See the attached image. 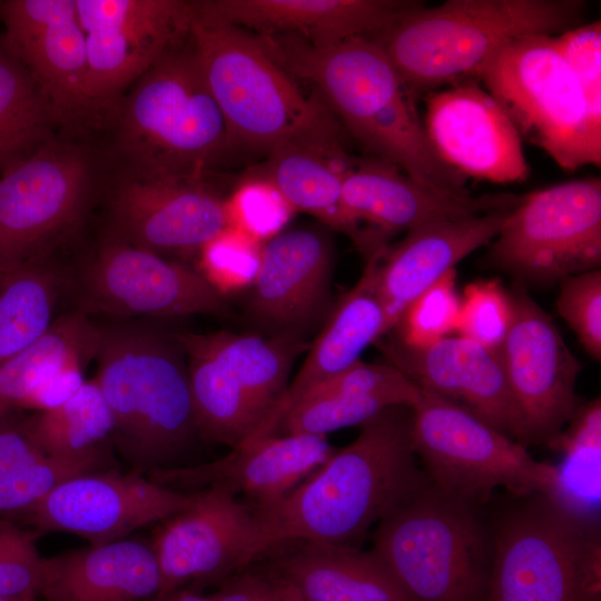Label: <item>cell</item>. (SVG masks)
Wrapping results in <instances>:
<instances>
[{"mask_svg":"<svg viewBox=\"0 0 601 601\" xmlns=\"http://www.w3.org/2000/svg\"><path fill=\"white\" fill-rule=\"evenodd\" d=\"M568 426L546 446L562 455L548 495L565 511L599 522L601 474V401L581 404Z\"/></svg>","mask_w":601,"mask_h":601,"instance_id":"34","label":"cell"},{"mask_svg":"<svg viewBox=\"0 0 601 601\" xmlns=\"http://www.w3.org/2000/svg\"><path fill=\"white\" fill-rule=\"evenodd\" d=\"M19 425L46 455L72 459L101 451L111 440L114 417L99 385L91 378L59 406L36 412Z\"/></svg>","mask_w":601,"mask_h":601,"instance_id":"35","label":"cell"},{"mask_svg":"<svg viewBox=\"0 0 601 601\" xmlns=\"http://www.w3.org/2000/svg\"><path fill=\"white\" fill-rule=\"evenodd\" d=\"M412 441V407L388 406L278 503L254 510L257 560L288 541L358 546L368 529L428 480Z\"/></svg>","mask_w":601,"mask_h":601,"instance_id":"1","label":"cell"},{"mask_svg":"<svg viewBox=\"0 0 601 601\" xmlns=\"http://www.w3.org/2000/svg\"><path fill=\"white\" fill-rule=\"evenodd\" d=\"M508 293L512 319L497 353L528 444L546 445L582 404L575 394L580 364L522 283Z\"/></svg>","mask_w":601,"mask_h":601,"instance_id":"16","label":"cell"},{"mask_svg":"<svg viewBox=\"0 0 601 601\" xmlns=\"http://www.w3.org/2000/svg\"><path fill=\"white\" fill-rule=\"evenodd\" d=\"M485 505L430 481L378 522L373 549L408 601H484L493 558Z\"/></svg>","mask_w":601,"mask_h":601,"instance_id":"6","label":"cell"},{"mask_svg":"<svg viewBox=\"0 0 601 601\" xmlns=\"http://www.w3.org/2000/svg\"><path fill=\"white\" fill-rule=\"evenodd\" d=\"M293 38L263 37L290 73L318 88L346 130L377 159L422 186L469 194L466 178L435 152L416 101L377 39L354 37L314 48Z\"/></svg>","mask_w":601,"mask_h":601,"instance_id":"2","label":"cell"},{"mask_svg":"<svg viewBox=\"0 0 601 601\" xmlns=\"http://www.w3.org/2000/svg\"><path fill=\"white\" fill-rule=\"evenodd\" d=\"M413 1L397 0H214L193 1L194 14L262 31L287 32L314 48L354 37L380 39Z\"/></svg>","mask_w":601,"mask_h":601,"instance_id":"25","label":"cell"},{"mask_svg":"<svg viewBox=\"0 0 601 601\" xmlns=\"http://www.w3.org/2000/svg\"><path fill=\"white\" fill-rule=\"evenodd\" d=\"M392 405L396 404L386 398L351 394L303 398L284 415L273 435H326L361 425Z\"/></svg>","mask_w":601,"mask_h":601,"instance_id":"38","label":"cell"},{"mask_svg":"<svg viewBox=\"0 0 601 601\" xmlns=\"http://www.w3.org/2000/svg\"><path fill=\"white\" fill-rule=\"evenodd\" d=\"M86 362L69 363L45 380L22 403L21 408L43 412L70 398L86 382Z\"/></svg>","mask_w":601,"mask_h":601,"instance_id":"46","label":"cell"},{"mask_svg":"<svg viewBox=\"0 0 601 601\" xmlns=\"http://www.w3.org/2000/svg\"><path fill=\"white\" fill-rule=\"evenodd\" d=\"M186 362L198 434L231 449L255 440L283 397L305 341L258 334L173 333Z\"/></svg>","mask_w":601,"mask_h":601,"instance_id":"9","label":"cell"},{"mask_svg":"<svg viewBox=\"0 0 601 601\" xmlns=\"http://www.w3.org/2000/svg\"><path fill=\"white\" fill-rule=\"evenodd\" d=\"M160 591L151 544L121 539L47 558L46 601H147Z\"/></svg>","mask_w":601,"mask_h":601,"instance_id":"28","label":"cell"},{"mask_svg":"<svg viewBox=\"0 0 601 601\" xmlns=\"http://www.w3.org/2000/svg\"><path fill=\"white\" fill-rule=\"evenodd\" d=\"M67 274L43 257L7 275L0 284V366L49 329Z\"/></svg>","mask_w":601,"mask_h":601,"instance_id":"33","label":"cell"},{"mask_svg":"<svg viewBox=\"0 0 601 601\" xmlns=\"http://www.w3.org/2000/svg\"><path fill=\"white\" fill-rule=\"evenodd\" d=\"M147 601H214L210 595H201L191 589H177L167 593L158 594Z\"/></svg>","mask_w":601,"mask_h":601,"instance_id":"48","label":"cell"},{"mask_svg":"<svg viewBox=\"0 0 601 601\" xmlns=\"http://www.w3.org/2000/svg\"><path fill=\"white\" fill-rule=\"evenodd\" d=\"M334 247L316 227L275 234L259 250L247 313L265 336L306 337L332 307Z\"/></svg>","mask_w":601,"mask_h":601,"instance_id":"18","label":"cell"},{"mask_svg":"<svg viewBox=\"0 0 601 601\" xmlns=\"http://www.w3.org/2000/svg\"><path fill=\"white\" fill-rule=\"evenodd\" d=\"M581 90L590 124L601 136V22L582 23L552 36Z\"/></svg>","mask_w":601,"mask_h":601,"instance_id":"41","label":"cell"},{"mask_svg":"<svg viewBox=\"0 0 601 601\" xmlns=\"http://www.w3.org/2000/svg\"><path fill=\"white\" fill-rule=\"evenodd\" d=\"M189 35L231 145L269 151L292 142L346 156L342 128L333 114L303 92L260 37L199 18L194 11Z\"/></svg>","mask_w":601,"mask_h":601,"instance_id":"4","label":"cell"},{"mask_svg":"<svg viewBox=\"0 0 601 601\" xmlns=\"http://www.w3.org/2000/svg\"><path fill=\"white\" fill-rule=\"evenodd\" d=\"M556 311L585 352L601 359V272L589 270L560 282Z\"/></svg>","mask_w":601,"mask_h":601,"instance_id":"43","label":"cell"},{"mask_svg":"<svg viewBox=\"0 0 601 601\" xmlns=\"http://www.w3.org/2000/svg\"><path fill=\"white\" fill-rule=\"evenodd\" d=\"M257 520L252 506L221 489L200 490L187 509L166 519L151 543L159 594L224 581L256 562Z\"/></svg>","mask_w":601,"mask_h":601,"instance_id":"19","label":"cell"},{"mask_svg":"<svg viewBox=\"0 0 601 601\" xmlns=\"http://www.w3.org/2000/svg\"><path fill=\"white\" fill-rule=\"evenodd\" d=\"M200 491H177L132 471L70 477L24 510L41 531L68 532L100 545L189 508Z\"/></svg>","mask_w":601,"mask_h":601,"instance_id":"17","label":"cell"},{"mask_svg":"<svg viewBox=\"0 0 601 601\" xmlns=\"http://www.w3.org/2000/svg\"><path fill=\"white\" fill-rule=\"evenodd\" d=\"M382 351L390 364L420 388L466 408L512 440L528 444L497 349L450 335L424 347L390 341Z\"/></svg>","mask_w":601,"mask_h":601,"instance_id":"22","label":"cell"},{"mask_svg":"<svg viewBox=\"0 0 601 601\" xmlns=\"http://www.w3.org/2000/svg\"><path fill=\"white\" fill-rule=\"evenodd\" d=\"M490 266L519 283L551 284L601 265V180H570L522 195L492 240Z\"/></svg>","mask_w":601,"mask_h":601,"instance_id":"13","label":"cell"},{"mask_svg":"<svg viewBox=\"0 0 601 601\" xmlns=\"http://www.w3.org/2000/svg\"><path fill=\"white\" fill-rule=\"evenodd\" d=\"M272 553L265 572L312 601H408L371 551L346 544L294 541Z\"/></svg>","mask_w":601,"mask_h":601,"instance_id":"29","label":"cell"},{"mask_svg":"<svg viewBox=\"0 0 601 601\" xmlns=\"http://www.w3.org/2000/svg\"><path fill=\"white\" fill-rule=\"evenodd\" d=\"M57 115L30 71L0 55V168L30 156L52 138Z\"/></svg>","mask_w":601,"mask_h":601,"instance_id":"36","label":"cell"},{"mask_svg":"<svg viewBox=\"0 0 601 601\" xmlns=\"http://www.w3.org/2000/svg\"><path fill=\"white\" fill-rule=\"evenodd\" d=\"M426 135L440 159L465 178L521 183L530 175L522 139L501 105L466 79L425 97Z\"/></svg>","mask_w":601,"mask_h":601,"instance_id":"20","label":"cell"},{"mask_svg":"<svg viewBox=\"0 0 601 601\" xmlns=\"http://www.w3.org/2000/svg\"><path fill=\"white\" fill-rule=\"evenodd\" d=\"M228 206L235 227L255 239L276 233L292 211L277 190L259 177L243 183Z\"/></svg>","mask_w":601,"mask_h":601,"instance_id":"44","label":"cell"},{"mask_svg":"<svg viewBox=\"0 0 601 601\" xmlns=\"http://www.w3.org/2000/svg\"><path fill=\"white\" fill-rule=\"evenodd\" d=\"M343 205L359 225L384 242L401 231L514 208L520 195L501 193L472 196L420 185L381 159L348 158L342 173Z\"/></svg>","mask_w":601,"mask_h":601,"instance_id":"24","label":"cell"},{"mask_svg":"<svg viewBox=\"0 0 601 601\" xmlns=\"http://www.w3.org/2000/svg\"><path fill=\"white\" fill-rule=\"evenodd\" d=\"M77 311L120 321L175 318L194 314L228 316L229 306L213 282L195 269L137 247L112 234L68 277Z\"/></svg>","mask_w":601,"mask_h":601,"instance_id":"14","label":"cell"},{"mask_svg":"<svg viewBox=\"0 0 601 601\" xmlns=\"http://www.w3.org/2000/svg\"><path fill=\"white\" fill-rule=\"evenodd\" d=\"M6 39L77 18L76 0H10L0 4Z\"/></svg>","mask_w":601,"mask_h":601,"instance_id":"45","label":"cell"},{"mask_svg":"<svg viewBox=\"0 0 601 601\" xmlns=\"http://www.w3.org/2000/svg\"><path fill=\"white\" fill-rule=\"evenodd\" d=\"M335 451L326 435H270L245 442L209 463L157 469L145 475L177 491L221 489L243 494L253 510H263L285 499Z\"/></svg>","mask_w":601,"mask_h":601,"instance_id":"23","label":"cell"},{"mask_svg":"<svg viewBox=\"0 0 601 601\" xmlns=\"http://www.w3.org/2000/svg\"><path fill=\"white\" fill-rule=\"evenodd\" d=\"M460 304L454 268L406 308L395 325L397 339L407 346L424 347L450 336L456 328Z\"/></svg>","mask_w":601,"mask_h":601,"instance_id":"39","label":"cell"},{"mask_svg":"<svg viewBox=\"0 0 601 601\" xmlns=\"http://www.w3.org/2000/svg\"><path fill=\"white\" fill-rule=\"evenodd\" d=\"M508 290L497 279L469 284L461 297L455 332L487 348L497 349L511 324Z\"/></svg>","mask_w":601,"mask_h":601,"instance_id":"40","label":"cell"},{"mask_svg":"<svg viewBox=\"0 0 601 601\" xmlns=\"http://www.w3.org/2000/svg\"><path fill=\"white\" fill-rule=\"evenodd\" d=\"M214 601H282L273 579L263 571L242 570L210 594Z\"/></svg>","mask_w":601,"mask_h":601,"instance_id":"47","label":"cell"},{"mask_svg":"<svg viewBox=\"0 0 601 601\" xmlns=\"http://www.w3.org/2000/svg\"><path fill=\"white\" fill-rule=\"evenodd\" d=\"M491 519L484 601H600L599 522L565 511L543 493L510 495Z\"/></svg>","mask_w":601,"mask_h":601,"instance_id":"8","label":"cell"},{"mask_svg":"<svg viewBox=\"0 0 601 601\" xmlns=\"http://www.w3.org/2000/svg\"><path fill=\"white\" fill-rule=\"evenodd\" d=\"M411 407L413 447L435 486L480 505L499 487L513 496L553 490L555 465L466 408L423 388Z\"/></svg>","mask_w":601,"mask_h":601,"instance_id":"11","label":"cell"},{"mask_svg":"<svg viewBox=\"0 0 601 601\" xmlns=\"http://www.w3.org/2000/svg\"><path fill=\"white\" fill-rule=\"evenodd\" d=\"M98 325L72 311L55 318L49 329L30 347L0 366V424L49 376L72 362H89L96 355Z\"/></svg>","mask_w":601,"mask_h":601,"instance_id":"32","label":"cell"},{"mask_svg":"<svg viewBox=\"0 0 601 601\" xmlns=\"http://www.w3.org/2000/svg\"><path fill=\"white\" fill-rule=\"evenodd\" d=\"M85 33L90 100L101 115L190 31L193 2L76 0Z\"/></svg>","mask_w":601,"mask_h":601,"instance_id":"15","label":"cell"},{"mask_svg":"<svg viewBox=\"0 0 601 601\" xmlns=\"http://www.w3.org/2000/svg\"><path fill=\"white\" fill-rule=\"evenodd\" d=\"M93 161L81 145L51 139L0 176V275L52 256L81 223Z\"/></svg>","mask_w":601,"mask_h":601,"instance_id":"12","label":"cell"},{"mask_svg":"<svg viewBox=\"0 0 601 601\" xmlns=\"http://www.w3.org/2000/svg\"><path fill=\"white\" fill-rule=\"evenodd\" d=\"M347 157H335L300 144H282L269 150L260 174L292 210L313 215L329 228L348 235L368 259L384 245L362 229L346 211L342 197V173Z\"/></svg>","mask_w":601,"mask_h":601,"instance_id":"30","label":"cell"},{"mask_svg":"<svg viewBox=\"0 0 601 601\" xmlns=\"http://www.w3.org/2000/svg\"><path fill=\"white\" fill-rule=\"evenodd\" d=\"M6 43L41 87L59 124L81 126L100 116L88 96L86 38L78 18L6 39Z\"/></svg>","mask_w":601,"mask_h":601,"instance_id":"31","label":"cell"},{"mask_svg":"<svg viewBox=\"0 0 601 601\" xmlns=\"http://www.w3.org/2000/svg\"><path fill=\"white\" fill-rule=\"evenodd\" d=\"M110 234L164 257L200 252L234 228L228 201L200 183L124 175L108 199Z\"/></svg>","mask_w":601,"mask_h":601,"instance_id":"21","label":"cell"},{"mask_svg":"<svg viewBox=\"0 0 601 601\" xmlns=\"http://www.w3.org/2000/svg\"><path fill=\"white\" fill-rule=\"evenodd\" d=\"M582 0H447L412 4L377 39L410 95L473 77L505 43L531 35L558 36L582 24Z\"/></svg>","mask_w":601,"mask_h":601,"instance_id":"5","label":"cell"},{"mask_svg":"<svg viewBox=\"0 0 601 601\" xmlns=\"http://www.w3.org/2000/svg\"><path fill=\"white\" fill-rule=\"evenodd\" d=\"M0 601H27V600H18V599H9V598L0 597Z\"/></svg>","mask_w":601,"mask_h":601,"instance_id":"50","label":"cell"},{"mask_svg":"<svg viewBox=\"0 0 601 601\" xmlns=\"http://www.w3.org/2000/svg\"><path fill=\"white\" fill-rule=\"evenodd\" d=\"M229 146L194 49L165 52L132 83L118 111L116 147L128 176L200 183Z\"/></svg>","mask_w":601,"mask_h":601,"instance_id":"7","label":"cell"},{"mask_svg":"<svg viewBox=\"0 0 601 601\" xmlns=\"http://www.w3.org/2000/svg\"><path fill=\"white\" fill-rule=\"evenodd\" d=\"M474 78L501 105L521 139L544 150L564 170L601 164V136L569 65L552 36L514 39L487 57Z\"/></svg>","mask_w":601,"mask_h":601,"instance_id":"10","label":"cell"},{"mask_svg":"<svg viewBox=\"0 0 601 601\" xmlns=\"http://www.w3.org/2000/svg\"><path fill=\"white\" fill-rule=\"evenodd\" d=\"M266 573V572H265ZM268 574V573H266ZM277 590H278V593L280 595V599L282 601H312L307 598H305L302 593H299L294 587H292L289 583L285 582L284 580L277 578V577H274L272 574H268Z\"/></svg>","mask_w":601,"mask_h":601,"instance_id":"49","label":"cell"},{"mask_svg":"<svg viewBox=\"0 0 601 601\" xmlns=\"http://www.w3.org/2000/svg\"><path fill=\"white\" fill-rule=\"evenodd\" d=\"M375 274L376 255L370 258L358 283L333 304L303 365L255 440L273 435L284 415L305 393L361 361L363 351L388 332Z\"/></svg>","mask_w":601,"mask_h":601,"instance_id":"27","label":"cell"},{"mask_svg":"<svg viewBox=\"0 0 601 601\" xmlns=\"http://www.w3.org/2000/svg\"><path fill=\"white\" fill-rule=\"evenodd\" d=\"M3 278H4V277H3L2 275H0V284H1V282L3 280Z\"/></svg>","mask_w":601,"mask_h":601,"instance_id":"51","label":"cell"},{"mask_svg":"<svg viewBox=\"0 0 601 601\" xmlns=\"http://www.w3.org/2000/svg\"><path fill=\"white\" fill-rule=\"evenodd\" d=\"M98 328L93 378L114 417L111 441L132 471L173 467L199 435L181 347L173 333L145 322Z\"/></svg>","mask_w":601,"mask_h":601,"instance_id":"3","label":"cell"},{"mask_svg":"<svg viewBox=\"0 0 601 601\" xmlns=\"http://www.w3.org/2000/svg\"><path fill=\"white\" fill-rule=\"evenodd\" d=\"M511 209L420 227L392 249L376 253V289L388 331L406 308L469 254L492 242Z\"/></svg>","mask_w":601,"mask_h":601,"instance_id":"26","label":"cell"},{"mask_svg":"<svg viewBox=\"0 0 601 601\" xmlns=\"http://www.w3.org/2000/svg\"><path fill=\"white\" fill-rule=\"evenodd\" d=\"M47 570L32 533L0 523V597L35 601Z\"/></svg>","mask_w":601,"mask_h":601,"instance_id":"42","label":"cell"},{"mask_svg":"<svg viewBox=\"0 0 601 601\" xmlns=\"http://www.w3.org/2000/svg\"><path fill=\"white\" fill-rule=\"evenodd\" d=\"M105 451L89 455L46 459L24 465L0 463V511L26 510L61 482L96 472L105 463Z\"/></svg>","mask_w":601,"mask_h":601,"instance_id":"37","label":"cell"}]
</instances>
